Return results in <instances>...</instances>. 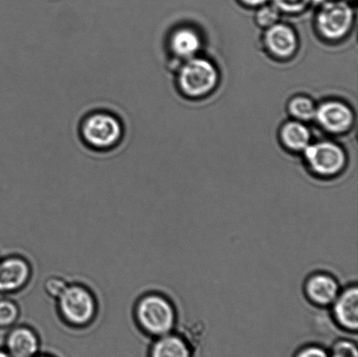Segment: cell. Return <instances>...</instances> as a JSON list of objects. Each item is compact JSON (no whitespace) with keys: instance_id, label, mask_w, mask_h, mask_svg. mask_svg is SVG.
<instances>
[{"instance_id":"1","label":"cell","mask_w":358,"mask_h":357,"mask_svg":"<svg viewBox=\"0 0 358 357\" xmlns=\"http://www.w3.org/2000/svg\"><path fill=\"white\" fill-rule=\"evenodd\" d=\"M134 317L140 330L152 337L173 332L177 323V311L173 303L159 293H148L136 303Z\"/></svg>"},{"instance_id":"2","label":"cell","mask_w":358,"mask_h":357,"mask_svg":"<svg viewBox=\"0 0 358 357\" xmlns=\"http://www.w3.org/2000/svg\"><path fill=\"white\" fill-rule=\"evenodd\" d=\"M56 303L62 321L73 328L89 326L97 316L96 296L80 283H69L65 291L56 300Z\"/></svg>"},{"instance_id":"3","label":"cell","mask_w":358,"mask_h":357,"mask_svg":"<svg viewBox=\"0 0 358 357\" xmlns=\"http://www.w3.org/2000/svg\"><path fill=\"white\" fill-rule=\"evenodd\" d=\"M220 75L209 59L195 57L184 61L178 72V86L184 96L192 99L206 96L216 89Z\"/></svg>"},{"instance_id":"4","label":"cell","mask_w":358,"mask_h":357,"mask_svg":"<svg viewBox=\"0 0 358 357\" xmlns=\"http://www.w3.org/2000/svg\"><path fill=\"white\" fill-rule=\"evenodd\" d=\"M124 129L120 119L107 111H96L84 119L80 136L84 143L94 150H110L124 138Z\"/></svg>"},{"instance_id":"5","label":"cell","mask_w":358,"mask_h":357,"mask_svg":"<svg viewBox=\"0 0 358 357\" xmlns=\"http://www.w3.org/2000/svg\"><path fill=\"white\" fill-rule=\"evenodd\" d=\"M303 157L311 173L322 178L338 177L347 164L345 150L338 143L327 140L310 143L303 150Z\"/></svg>"},{"instance_id":"6","label":"cell","mask_w":358,"mask_h":357,"mask_svg":"<svg viewBox=\"0 0 358 357\" xmlns=\"http://www.w3.org/2000/svg\"><path fill=\"white\" fill-rule=\"evenodd\" d=\"M355 13L348 2L338 0L322 5L315 17L318 34L329 41H338L352 30Z\"/></svg>"},{"instance_id":"7","label":"cell","mask_w":358,"mask_h":357,"mask_svg":"<svg viewBox=\"0 0 358 357\" xmlns=\"http://www.w3.org/2000/svg\"><path fill=\"white\" fill-rule=\"evenodd\" d=\"M314 120L329 134L342 135L352 129L355 115L352 108L343 101L329 100L317 106Z\"/></svg>"},{"instance_id":"8","label":"cell","mask_w":358,"mask_h":357,"mask_svg":"<svg viewBox=\"0 0 358 357\" xmlns=\"http://www.w3.org/2000/svg\"><path fill=\"white\" fill-rule=\"evenodd\" d=\"M31 275L33 268L27 258L17 254L0 258V293L21 291L30 282Z\"/></svg>"},{"instance_id":"9","label":"cell","mask_w":358,"mask_h":357,"mask_svg":"<svg viewBox=\"0 0 358 357\" xmlns=\"http://www.w3.org/2000/svg\"><path fill=\"white\" fill-rule=\"evenodd\" d=\"M333 320L341 330L350 332L358 328V286L350 285L341 289L335 302L332 303Z\"/></svg>"},{"instance_id":"10","label":"cell","mask_w":358,"mask_h":357,"mask_svg":"<svg viewBox=\"0 0 358 357\" xmlns=\"http://www.w3.org/2000/svg\"><path fill=\"white\" fill-rule=\"evenodd\" d=\"M340 291L338 279L328 272H315L304 283L305 296L308 302L318 307H331Z\"/></svg>"},{"instance_id":"11","label":"cell","mask_w":358,"mask_h":357,"mask_svg":"<svg viewBox=\"0 0 358 357\" xmlns=\"http://www.w3.org/2000/svg\"><path fill=\"white\" fill-rule=\"evenodd\" d=\"M264 45L269 54L280 59L293 57L298 49V36L296 31L289 24L277 23L266 28Z\"/></svg>"},{"instance_id":"12","label":"cell","mask_w":358,"mask_h":357,"mask_svg":"<svg viewBox=\"0 0 358 357\" xmlns=\"http://www.w3.org/2000/svg\"><path fill=\"white\" fill-rule=\"evenodd\" d=\"M40 337L27 325H14L6 340L7 353L12 357H34L40 349Z\"/></svg>"},{"instance_id":"13","label":"cell","mask_w":358,"mask_h":357,"mask_svg":"<svg viewBox=\"0 0 358 357\" xmlns=\"http://www.w3.org/2000/svg\"><path fill=\"white\" fill-rule=\"evenodd\" d=\"M169 47L175 57L187 61L198 55L202 47L201 37L193 28L179 27L171 34Z\"/></svg>"},{"instance_id":"14","label":"cell","mask_w":358,"mask_h":357,"mask_svg":"<svg viewBox=\"0 0 358 357\" xmlns=\"http://www.w3.org/2000/svg\"><path fill=\"white\" fill-rule=\"evenodd\" d=\"M150 357H192V345L182 335L171 332L156 338Z\"/></svg>"},{"instance_id":"15","label":"cell","mask_w":358,"mask_h":357,"mask_svg":"<svg viewBox=\"0 0 358 357\" xmlns=\"http://www.w3.org/2000/svg\"><path fill=\"white\" fill-rule=\"evenodd\" d=\"M280 139L282 145L290 152H303L310 145L311 133L303 122L291 120L280 128Z\"/></svg>"},{"instance_id":"16","label":"cell","mask_w":358,"mask_h":357,"mask_svg":"<svg viewBox=\"0 0 358 357\" xmlns=\"http://www.w3.org/2000/svg\"><path fill=\"white\" fill-rule=\"evenodd\" d=\"M287 110L294 120L308 122L314 120L317 105L311 98L300 94L291 98L287 103Z\"/></svg>"},{"instance_id":"17","label":"cell","mask_w":358,"mask_h":357,"mask_svg":"<svg viewBox=\"0 0 358 357\" xmlns=\"http://www.w3.org/2000/svg\"><path fill=\"white\" fill-rule=\"evenodd\" d=\"M20 317V307L15 300L0 298V328H10L16 325Z\"/></svg>"},{"instance_id":"18","label":"cell","mask_w":358,"mask_h":357,"mask_svg":"<svg viewBox=\"0 0 358 357\" xmlns=\"http://www.w3.org/2000/svg\"><path fill=\"white\" fill-rule=\"evenodd\" d=\"M280 12L273 5H263L259 7L255 14V22L259 27L268 28L279 22Z\"/></svg>"},{"instance_id":"19","label":"cell","mask_w":358,"mask_h":357,"mask_svg":"<svg viewBox=\"0 0 358 357\" xmlns=\"http://www.w3.org/2000/svg\"><path fill=\"white\" fill-rule=\"evenodd\" d=\"M69 282L61 275L49 276L44 282V291L50 298L57 300L65 291Z\"/></svg>"},{"instance_id":"20","label":"cell","mask_w":358,"mask_h":357,"mask_svg":"<svg viewBox=\"0 0 358 357\" xmlns=\"http://www.w3.org/2000/svg\"><path fill=\"white\" fill-rule=\"evenodd\" d=\"M331 357H358L357 344L350 340H338L329 351Z\"/></svg>"},{"instance_id":"21","label":"cell","mask_w":358,"mask_h":357,"mask_svg":"<svg viewBox=\"0 0 358 357\" xmlns=\"http://www.w3.org/2000/svg\"><path fill=\"white\" fill-rule=\"evenodd\" d=\"M310 3V0H273V6L280 13L289 14L301 13Z\"/></svg>"},{"instance_id":"22","label":"cell","mask_w":358,"mask_h":357,"mask_svg":"<svg viewBox=\"0 0 358 357\" xmlns=\"http://www.w3.org/2000/svg\"><path fill=\"white\" fill-rule=\"evenodd\" d=\"M294 357H331L329 352L318 345H307L296 352Z\"/></svg>"},{"instance_id":"23","label":"cell","mask_w":358,"mask_h":357,"mask_svg":"<svg viewBox=\"0 0 358 357\" xmlns=\"http://www.w3.org/2000/svg\"><path fill=\"white\" fill-rule=\"evenodd\" d=\"M240 1L248 7H259L265 5L268 0H240Z\"/></svg>"},{"instance_id":"24","label":"cell","mask_w":358,"mask_h":357,"mask_svg":"<svg viewBox=\"0 0 358 357\" xmlns=\"http://www.w3.org/2000/svg\"><path fill=\"white\" fill-rule=\"evenodd\" d=\"M329 0H310V3L314 5H324V3L328 2Z\"/></svg>"},{"instance_id":"25","label":"cell","mask_w":358,"mask_h":357,"mask_svg":"<svg viewBox=\"0 0 358 357\" xmlns=\"http://www.w3.org/2000/svg\"><path fill=\"white\" fill-rule=\"evenodd\" d=\"M0 357H12L10 356L8 353L6 351H0Z\"/></svg>"},{"instance_id":"26","label":"cell","mask_w":358,"mask_h":357,"mask_svg":"<svg viewBox=\"0 0 358 357\" xmlns=\"http://www.w3.org/2000/svg\"><path fill=\"white\" fill-rule=\"evenodd\" d=\"M342 1L349 2V1H352V0H342Z\"/></svg>"},{"instance_id":"27","label":"cell","mask_w":358,"mask_h":357,"mask_svg":"<svg viewBox=\"0 0 358 357\" xmlns=\"http://www.w3.org/2000/svg\"><path fill=\"white\" fill-rule=\"evenodd\" d=\"M34 357H48V356H34Z\"/></svg>"}]
</instances>
